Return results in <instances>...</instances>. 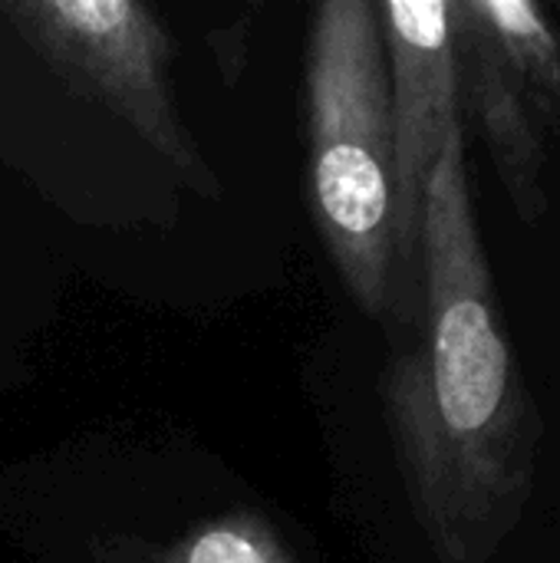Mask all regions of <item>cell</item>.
Instances as JSON below:
<instances>
[{"label":"cell","instance_id":"1","mask_svg":"<svg viewBox=\"0 0 560 563\" xmlns=\"http://www.w3.org/2000/svg\"><path fill=\"white\" fill-rule=\"evenodd\" d=\"M416 336L393 350L383 409L416 525L436 563H492L525 518L545 422L502 320L475 218L465 125L422 205Z\"/></svg>","mask_w":560,"mask_h":563},{"label":"cell","instance_id":"2","mask_svg":"<svg viewBox=\"0 0 560 563\" xmlns=\"http://www.w3.org/2000/svg\"><path fill=\"white\" fill-rule=\"evenodd\" d=\"M310 208L353 303L383 323L413 327L396 241L389 66L373 0H323L307 36Z\"/></svg>","mask_w":560,"mask_h":563},{"label":"cell","instance_id":"3","mask_svg":"<svg viewBox=\"0 0 560 563\" xmlns=\"http://www.w3.org/2000/svg\"><path fill=\"white\" fill-rule=\"evenodd\" d=\"M0 13L76 96L122 119L195 191L218 195V178L175 109L172 40L152 7L135 0H7Z\"/></svg>","mask_w":560,"mask_h":563},{"label":"cell","instance_id":"4","mask_svg":"<svg viewBox=\"0 0 560 563\" xmlns=\"http://www.w3.org/2000/svg\"><path fill=\"white\" fill-rule=\"evenodd\" d=\"M380 7L389 66L396 168V241L409 294L422 303V205L432 168L462 129L449 0H386Z\"/></svg>","mask_w":560,"mask_h":563},{"label":"cell","instance_id":"5","mask_svg":"<svg viewBox=\"0 0 560 563\" xmlns=\"http://www.w3.org/2000/svg\"><path fill=\"white\" fill-rule=\"evenodd\" d=\"M449 16L462 115H469L482 132L515 214L535 228L548 214L545 165L551 129L531 92L505 63L475 10V0H449Z\"/></svg>","mask_w":560,"mask_h":563},{"label":"cell","instance_id":"6","mask_svg":"<svg viewBox=\"0 0 560 563\" xmlns=\"http://www.w3.org/2000/svg\"><path fill=\"white\" fill-rule=\"evenodd\" d=\"M492 40L531 92L551 132L560 129V33L531 0H475Z\"/></svg>","mask_w":560,"mask_h":563},{"label":"cell","instance_id":"7","mask_svg":"<svg viewBox=\"0 0 560 563\" xmlns=\"http://www.w3.org/2000/svg\"><path fill=\"white\" fill-rule=\"evenodd\" d=\"M155 563H294L281 538L251 511H231L182 534Z\"/></svg>","mask_w":560,"mask_h":563}]
</instances>
